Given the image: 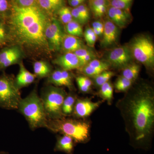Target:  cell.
I'll use <instances>...</instances> for the list:
<instances>
[{
  "mask_svg": "<svg viewBox=\"0 0 154 154\" xmlns=\"http://www.w3.org/2000/svg\"><path fill=\"white\" fill-rule=\"evenodd\" d=\"M11 11L5 20L9 45L19 46L23 52L33 56L50 55L45 30L52 17L38 5L21 7L11 0ZM53 18V17H52Z\"/></svg>",
  "mask_w": 154,
  "mask_h": 154,
  "instance_id": "obj_1",
  "label": "cell"
},
{
  "mask_svg": "<svg viewBox=\"0 0 154 154\" xmlns=\"http://www.w3.org/2000/svg\"><path fill=\"white\" fill-rule=\"evenodd\" d=\"M124 120L125 129L134 146L147 148L154 128V91L141 82L131 87L116 103Z\"/></svg>",
  "mask_w": 154,
  "mask_h": 154,
  "instance_id": "obj_2",
  "label": "cell"
},
{
  "mask_svg": "<svg viewBox=\"0 0 154 154\" xmlns=\"http://www.w3.org/2000/svg\"><path fill=\"white\" fill-rule=\"evenodd\" d=\"M17 110L25 117L32 130L40 128H47L48 119L36 89L21 99Z\"/></svg>",
  "mask_w": 154,
  "mask_h": 154,
  "instance_id": "obj_3",
  "label": "cell"
},
{
  "mask_svg": "<svg viewBox=\"0 0 154 154\" xmlns=\"http://www.w3.org/2000/svg\"><path fill=\"white\" fill-rule=\"evenodd\" d=\"M48 129L70 137L75 142L85 143L90 139V125L88 122L66 117L48 119Z\"/></svg>",
  "mask_w": 154,
  "mask_h": 154,
  "instance_id": "obj_4",
  "label": "cell"
},
{
  "mask_svg": "<svg viewBox=\"0 0 154 154\" xmlns=\"http://www.w3.org/2000/svg\"><path fill=\"white\" fill-rule=\"evenodd\" d=\"M67 94L63 88L52 85L43 89L40 97L48 119L66 117L62 113V107Z\"/></svg>",
  "mask_w": 154,
  "mask_h": 154,
  "instance_id": "obj_5",
  "label": "cell"
},
{
  "mask_svg": "<svg viewBox=\"0 0 154 154\" xmlns=\"http://www.w3.org/2000/svg\"><path fill=\"white\" fill-rule=\"evenodd\" d=\"M129 46L133 57L152 70L154 66V45L149 36L140 35L133 39Z\"/></svg>",
  "mask_w": 154,
  "mask_h": 154,
  "instance_id": "obj_6",
  "label": "cell"
},
{
  "mask_svg": "<svg viewBox=\"0 0 154 154\" xmlns=\"http://www.w3.org/2000/svg\"><path fill=\"white\" fill-rule=\"evenodd\" d=\"M21 98L20 90L15 79L3 73L0 76V107L7 110H17Z\"/></svg>",
  "mask_w": 154,
  "mask_h": 154,
  "instance_id": "obj_7",
  "label": "cell"
},
{
  "mask_svg": "<svg viewBox=\"0 0 154 154\" xmlns=\"http://www.w3.org/2000/svg\"><path fill=\"white\" fill-rule=\"evenodd\" d=\"M133 59L129 46L122 45L110 50L106 55L105 60L110 67L122 69L132 63Z\"/></svg>",
  "mask_w": 154,
  "mask_h": 154,
  "instance_id": "obj_8",
  "label": "cell"
},
{
  "mask_svg": "<svg viewBox=\"0 0 154 154\" xmlns=\"http://www.w3.org/2000/svg\"><path fill=\"white\" fill-rule=\"evenodd\" d=\"M45 34L51 51H60L65 34L60 22L53 17L51 18L46 27Z\"/></svg>",
  "mask_w": 154,
  "mask_h": 154,
  "instance_id": "obj_9",
  "label": "cell"
},
{
  "mask_svg": "<svg viewBox=\"0 0 154 154\" xmlns=\"http://www.w3.org/2000/svg\"><path fill=\"white\" fill-rule=\"evenodd\" d=\"M21 48L17 45H8L0 51V70L18 63L24 54Z\"/></svg>",
  "mask_w": 154,
  "mask_h": 154,
  "instance_id": "obj_10",
  "label": "cell"
},
{
  "mask_svg": "<svg viewBox=\"0 0 154 154\" xmlns=\"http://www.w3.org/2000/svg\"><path fill=\"white\" fill-rule=\"evenodd\" d=\"M73 79V75L69 71L57 69L48 77L47 83L56 87L64 86L73 91L75 89Z\"/></svg>",
  "mask_w": 154,
  "mask_h": 154,
  "instance_id": "obj_11",
  "label": "cell"
},
{
  "mask_svg": "<svg viewBox=\"0 0 154 154\" xmlns=\"http://www.w3.org/2000/svg\"><path fill=\"white\" fill-rule=\"evenodd\" d=\"M104 29L101 45L103 48L114 46L118 41L120 34V28L107 18L104 22Z\"/></svg>",
  "mask_w": 154,
  "mask_h": 154,
  "instance_id": "obj_12",
  "label": "cell"
},
{
  "mask_svg": "<svg viewBox=\"0 0 154 154\" xmlns=\"http://www.w3.org/2000/svg\"><path fill=\"white\" fill-rule=\"evenodd\" d=\"M102 102H94L88 99H77L72 114L77 118H87L99 107Z\"/></svg>",
  "mask_w": 154,
  "mask_h": 154,
  "instance_id": "obj_13",
  "label": "cell"
},
{
  "mask_svg": "<svg viewBox=\"0 0 154 154\" xmlns=\"http://www.w3.org/2000/svg\"><path fill=\"white\" fill-rule=\"evenodd\" d=\"M107 15L108 19L119 28H125L132 20L129 11L122 10L109 6Z\"/></svg>",
  "mask_w": 154,
  "mask_h": 154,
  "instance_id": "obj_14",
  "label": "cell"
},
{
  "mask_svg": "<svg viewBox=\"0 0 154 154\" xmlns=\"http://www.w3.org/2000/svg\"><path fill=\"white\" fill-rule=\"evenodd\" d=\"M53 63L58 66L61 69L69 71L82 67L79 59L73 52L65 53L64 54L54 60Z\"/></svg>",
  "mask_w": 154,
  "mask_h": 154,
  "instance_id": "obj_15",
  "label": "cell"
},
{
  "mask_svg": "<svg viewBox=\"0 0 154 154\" xmlns=\"http://www.w3.org/2000/svg\"><path fill=\"white\" fill-rule=\"evenodd\" d=\"M85 47L83 40L80 37L65 33L62 42L61 50H62L64 53H74L80 48Z\"/></svg>",
  "mask_w": 154,
  "mask_h": 154,
  "instance_id": "obj_16",
  "label": "cell"
},
{
  "mask_svg": "<svg viewBox=\"0 0 154 154\" xmlns=\"http://www.w3.org/2000/svg\"><path fill=\"white\" fill-rule=\"evenodd\" d=\"M36 75L28 71L24 66V64L21 62L19 63V70L16 79L15 83L19 90L27 87L34 82Z\"/></svg>",
  "mask_w": 154,
  "mask_h": 154,
  "instance_id": "obj_17",
  "label": "cell"
},
{
  "mask_svg": "<svg viewBox=\"0 0 154 154\" xmlns=\"http://www.w3.org/2000/svg\"><path fill=\"white\" fill-rule=\"evenodd\" d=\"M64 0H37V5L51 17L64 6Z\"/></svg>",
  "mask_w": 154,
  "mask_h": 154,
  "instance_id": "obj_18",
  "label": "cell"
},
{
  "mask_svg": "<svg viewBox=\"0 0 154 154\" xmlns=\"http://www.w3.org/2000/svg\"><path fill=\"white\" fill-rule=\"evenodd\" d=\"M89 8L97 19L104 17L110 6L109 0H89Z\"/></svg>",
  "mask_w": 154,
  "mask_h": 154,
  "instance_id": "obj_19",
  "label": "cell"
},
{
  "mask_svg": "<svg viewBox=\"0 0 154 154\" xmlns=\"http://www.w3.org/2000/svg\"><path fill=\"white\" fill-rule=\"evenodd\" d=\"M74 142L71 137L66 135L60 136L57 138L54 151L71 154L73 151Z\"/></svg>",
  "mask_w": 154,
  "mask_h": 154,
  "instance_id": "obj_20",
  "label": "cell"
},
{
  "mask_svg": "<svg viewBox=\"0 0 154 154\" xmlns=\"http://www.w3.org/2000/svg\"><path fill=\"white\" fill-rule=\"evenodd\" d=\"M34 74L39 78L48 77L52 72V67L47 62L38 60L33 64Z\"/></svg>",
  "mask_w": 154,
  "mask_h": 154,
  "instance_id": "obj_21",
  "label": "cell"
},
{
  "mask_svg": "<svg viewBox=\"0 0 154 154\" xmlns=\"http://www.w3.org/2000/svg\"><path fill=\"white\" fill-rule=\"evenodd\" d=\"M140 70V66L137 64L133 62L122 69L121 76L134 82L137 79Z\"/></svg>",
  "mask_w": 154,
  "mask_h": 154,
  "instance_id": "obj_22",
  "label": "cell"
},
{
  "mask_svg": "<svg viewBox=\"0 0 154 154\" xmlns=\"http://www.w3.org/2000/svg\"><path fill=\"white\" fill-rule=\"evenodd\" d=\"M77 99L76 96L75 94H67L64 100L62 107V113L66 117L72 114Z\"/></svg>",
  "mask_w": 154,
  "mask_h": 154,
  "instance_id": "obj_23",
  "label": "cell"
},
{
  "mask_svg": "<svg viewBox=\"0 0 154 154\" xmlns=\"http://www.w3.org/2000/svg\"><path fill=\"white\" fill-rule=\"evenodd\" d=\"M65 30L67 34L72 36L82 37L84 36V31L82 25L74 20L65 25Z\"/></svg>",
  "mask_w": 154,
  "mask_h": 154,
  "instance_id": "obj_24",
  "label": "cell"
},
{
  "mask_svg": "<svg viewBox=\"0 0 154 154\" xmlns=\"http://www.w3.org/2000/svg\"><path fill=\"white\" fill-rule=\"evenodd\" d=\"M99 94L101 98L108 103H111L113 98V87L110 81L100 87Z\"/></svg>",
  "mask_w": 154,
  "mask_h": 154,
  "instance_id": "obj_25",
  "label": "cell"
},
{
  "mask_svg": "<svg viewBox=\"0 0 154 154\" xmlns=\"http://www.w3.org/2000/svg\"><path fill=\"white\" fill-rule=\"evenodd\" d=\"M71 9L69 7L64 6L57 12L60 23L66 25L73 20L71 13Z\"/></svg>",
  "mask_w": 154,
  "mask_h": 154,
  "instance_id": "obj_26",
  "label": "cell"
},
{
  "mask_svg": "<svg viewBox=\"0 0 154 154\" xmlns=\"http://www.w3.org/2000/svg\"><path fill=\"white\" fill-rule=\"evenodd\" d=\"M114 75V73L113 72L108 70L102 72L93 78L95 85L97 87H100L105 83L109 82L110 79Z\"/></svg>",
  "mask_w": 154,
  "mask_h": 154,
  "instance_id": "obj_27",
  "label": "cell"
},
{
  "mask_svg": "<svg viewBox=\"0 0 154 154\" xmlns=\"http://www.w3.org/2000/svg\"><path fill=\"white\" fill-rule=\"evenodd\" d=\"M134 82L121 76L119 77L116 82L115 88L118 92H125L132 87Z\"/></svg>",
  "mask_w": 154,
  "mask_h": 154,
  "instance_id": "obj_28",
  "label": "cell"
},
{
  "mask_svg": "<svg viewBox=\"0 0 154 154\" xmlns=\"http://www.w3.org/2000/svg\"><path fill=\"white\" fill-rule=\"evenodd\" d=\"M8 36L7 26L4 20H0V48L8 46Z\"/></svg>",
  "mask_w": 154,
  "mask_h": 154,
  "instance_id": "obj_29",
  "label": "cell"
},
{
  "mask_svg": "<svg viewBox=\"0 0 154 154\" xmlns=\"http://www.w3.org/2000/svg\"><path fill=\"white\" fill-rule=\"evenodd\" d=\"M85 40L88 46L93 48L95 46L96 41L98 39V36H96L92 28L88 27L84 32V36Z\"/></svg>",
  "mask_w": 154,
  "mask_h": 154,
  "instance_id": "obj_30",
  "label": "cell"
},
{
  "mask_svg": "<svg viewBox=\"0 0 154 154\" xmlns=\"http://www.w3.org/2000/svg\"><path fill=\"white\" fill-rule=\"evenodd\" d=\"M11 0H0V20H5L11 11Z\"/></svg>",
  "mask_w": 154,
  "mask_h": 154,
  "instance_id": "obj_31",
  "label": "cell"
},
{
  "mask_svg": "<svg viewBox=\"0 0 154 154\" xmlns=\"http://www.w3.org/2000/svg\"><path fill=\"white\" fill-rule=\"evenodd\" d=\"M134 0H110L111 7L122 10L129 11Z\"/></svg>",
  "mask_w": 154,
  "mask_h": 154,
  "instance_id": "obj_32",
  "label": "cell"
},
{
  "mask_svg": "<svg viewBox=\"0 0 154 154\" xmlns=\"http://www.w3.org/2000/svg\"><path fill=\"white\" fill-rule=\"evenodd\" d=\"M87 65L91 67L103 71L108 70L110 67V65L106 61L99 60L96 58L93 60Z\"/></svg>",
  "mask_w": 154,
  "mask_h": 154,
  "instance_id": "obj_33",
  "label": "cell"
},
{
  "mask_svg": "<svg viewBox=\"0 0 154 154\" xmlns=\"http://www.w3.org/2000/svg\"><path fill=\"white\" fill-rule=\"evenodd\" d=\"M77 8L79 11L80 14L84 18L86 23L89 21L91 17L90 9L86 4L83 3L76 7Z\"/></svg>",
  "mask_w": 154,
  "mask_h": 154,
  "instance_id": "obj_34",
  "label": "cell"
},
{
  "mask_svg": "<svg viewBox=\"0 0 154 154\" xmlns=\"http://www.w3.org/2000/svg\"><path fill=\"white\" fill-rule=\"evenodd\" d=\"M71 13L73 20L82 25L86 24L85 21L77 8L71 9Z\"/></svg>",
  "mask_w": 154,
  "mask_h": 154,
  "instance_id": "obj_35",
  "label": "cell"
},
{
  "mask_svg": "<svg viewBox=\"0 0 154 154\" xmlns=\"http://www.w3.org/2000/svg\"><path fill=\"white\" fill-rule=\"evenodd\" d=\"M17 5L21 7H30L37 5V0H12Z\"/></svg>",
  "mask_w": 154,
  "mask_h": 154,
  "instance_id": "obj_36",
  "label": "cell"
},
{
  "mask_svg": "<svg viewBox=\"0 0 154 154\" xmlns=\"http://www.w3.org/2000/svg\"><path fill=\"white\" fill-rule=\"evenodd\" d=\"M96 58V54L94 51L90 53V54H87L84 57H83L80 60V61H81V64H82V67L88 64L91 61Z\"/></svg>",
  "mask_w": 154,
  "mask_h": 154,
  "instance_id": "obj_37",
  "label": "cell"
},
{
  "mask_svg": "<svg viewBox=\"0 0 154 154\" xmlns=\"http://www.w3.org/2000/svg\"><path fill=\"white\" fill-rule=\"evenodd\" d=\"M93 51H92L91 48L85 47L80 48L74 53L80 60L82 58L84 57L87 54H89L90 53L92 52Z\"/></svg>",
  "mask_w": 154,
  "mask_h": 154,
  "instance_id": "obj_38",
  "label": "cell"
},
{
  "mask_svg": "<svg viewBox=\"0 0 154 154\" xmlns=\"http://www.w3.org/2000/svg\"><path fill=\"white\" fill-rule=\"evenodd\" d=\"M76 81H79L85 85L91 88L93 85V82L88 77L86 76H79L76 78Z\"/></svg>",
  "mask_w": 154,
  "mask_h": 154,
  "instance_id": "obj_39",
  "label": "cell"
},
{
  "mask_svg": "<svg viewBox=\"0 0 154 154\" xmlns=\"http://www.w3.org/2000/svg\"><path fill=\"white\" fill-rule=\"evenodd\" d=\"M92 28H97L103 32L104 29V22L100 21H95L92 24Z\"/></svg>",
  "mask_w": 154,
  "mask_h": 154,
  "instance_id": "obj_40",
  "label": "cell"
},
{
  "mask_svg": "<svg viewBox=\"0 0 154 154\" xmlns=\"http://www.w3.org/2000/svg\"><path fill=\"white\" fill-rule=\"evenodd\" d=\"M76 82L79 89L81 92L82 93H88L89 91H91V88L87 87L79 81H76Z\"/></svg>",
  "mask_w": 154,
  "mask_h": 154,
  "instance_id": "obj_41",
  "label": "cell"
},
{
  "mask_svg": "<svg viewBox=\"0 0 154 154\" xmlns=\"http://www.w3.org/2000/svg\"><path fill=\"white\" fill-rule=\"evenodd\" d=\"M69 5L73 8H76L81 4L84 3L82 0H68Z\"/></svg>",
  "mask_w": 154,
  "mask_h": 154,
  "instance_id": "obj_42",
  "label": "cell"
},
{
  "mask_svg": "<svg viewBox=\"0 0 154 154\" xmlns=\"http://www.w3.org/2000/svg\"><path fill=\"white\" fill-rule=\"evenodd\" d=\"M0 154H8L7 153H6V152H0Z\"/></svg>",
  "mask_w": 154,
  "mask_h": 154,
  "instance_id": "obj_43",
  "label": "cell"
},
{
  "mask_svg": "<svg viewBox=\"0 0 154 154\" xmlns=\"http://www.w3.org/2000/svg\"><path fill=\"white\" fill-rule=\"evenodd\" d=\"M82 1H84V2H85V0H82Z\"/></svg>",
  "mask_w": 154,
  "mask_h": 154,
  "instance_id": "obj_44",
  "label": "cell"
},
{
  "mask_svg": "<svg viewBox=\"0 0 154 154\" xmlns=\"http://www.w3.org/2000/svg\"><path fill=\"white\" fill-rule=\"evenodd\" d=\"M109 1H110V0H109Z\"/></svg>",
  "mask_w": 154,
  "mask_h": 154,
  "instance_id": "obj_45",
  "label": "cell"
}]
</instances>
